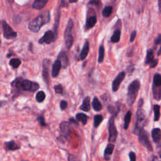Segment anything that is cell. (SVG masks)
Masks as SVG:
<instances>
[{"instance_id":"6da1fadb","label":"cell","mask_w":161,"mask_h":161,"mask_svg":"<svg viewBox=\"0 0 161 161\" xmlns=\"http://www.w3.org/2000/svg\"><path fill=\"white\" fill-rule=\"evenodd\" d=\"M50 11L46 10L28 24V28L32 32H38L41 27L50 21Z\"/></svg>"},{"instance_id":"7a4b0ae2","label":"cell","mask_w":161,"mask_h":161,"mask_svg":"<svg viewBox=\"0 0 161 161\" xmlns=\"http://www.w3.org/2000/svg\"><path fill=\"white\" fill-rule=\"evenodd\" d=\"M11 85L16 88H20L24 91L32 93L37 91L40 88L38 83L32 82L28 79H24L21 77L16 79L13 82H12Z\"/></svg>"},{"instance_id":"3957f363","label":"cell","mask_w":161,"mask_h":161,"mask_svg":"<svg viewBox=\"0 0 161 161\" xmlns=\"http://www.w3.org/2000/svg\"><path fill=\"white\" fill-rule=\"evenodd\" d=\"M140 88V83L138 80H135L129 85L127 94V103L128 106H132L135 103Z\"/></svg>"},{"instance_id":"277c9868","label":"cell","mask_w":161,"mask_h":161,"mask_svg":"<svg viewBox=\"0 0 161 161\" xmlns=\"http://www.w3.org/2000/svg\"><path fill=\"white\" fill-rule=\"evenodd\" d=\"M146 113L144 110L142 108H139L136 113V122H135V133L143 128L146 124Z\"/></svg>"},{"instance_id":"5b68a950","label":"cell","mask_w":161,"mask_h":161,"mask_svg":"<svg viewBox=\"0 0 161 161\" xmlns=\"http://www.w3.org/2000/svg\"><path fill=\"white\" fill-rule=\"evenodd\" d=\"M137 134L140 143L146 149H147L149 151H153L152 146L149 140L147 132L144 128H142L138 132Z\"/></svg>"},{"instance_id":"8992f818","label":"cell","mask_w":161,"mask_h":161,"mask_svg":"<svg viewBox=\"0 0 161 161\" xmlns=\"http://www.w3.org/2000/svg\"><path fill=\"white\" fill-rule=\"evenodd\" d=\"M73 22L72 20H69L67 23L66 28L65 30L64 33V38H65V43L66 47L68 50H69L73 44V37L72 35V30L73 28Z\"/></svg>"},{"instance_id":"52a82bcc","label":"cell","mask_w":161,"mask_h":161,"mask_svg":"<svg viewBox=\"0 0 161 161\" xmlns=\"http://www.w3.org/2000/svg\"><path fill=\"white\" fill-rule=\"evenodd\" d=\"M115 116L112 115L110 119L109 124H108V130H109V138L108 141L110 143H114L116 142L117 136H118V131L116 130V127L115 124Z\"/></svg>"},{"instance_id":"ba28073f","label":"cell","mask_w":161,"mask_h":161,"mask_svg":"<svg viewBox=\"0 0 161 161\" xmlns=\"http://www.w3.org/2000/svg\"><path fill=\"white\" fill-rule=\"evenodd\" d=\"M2 27L3 29V37L6 39L11 40L16 37L17 33L15 32L11 27L5 22H2Z\"/></svg>"},{"instance_id":"9c48e42d","label":"cell","mask_w":161,"mask_h":161,"mask_svg":"<svg viewBox=\"0 0 161 161\" xmlns=\"http://www.w3.org/2000/svg\"><path fill=\"white\" fill-rule=\"evenodd\" d=\"M126 76V73L125 72H120L118 76L116 77L115 80H113V82L112 83V90L114 92H116L118 91L119 89L120 85L123 82V80H124L125 77Z\"/></svg>"},{"instance_id":"30bf717a","label":"cell","mask_w":161,"mask_h":161,"mask_svg":"<svg viewBox=\"0 0 161 161\" xmlns=\"http://www.w3.org/2000/svg\"><path fill=\"white\" fill-rule=\"evenodd\" d=\"M55 40V35L53 32L51 30H49L46 32L44 35L39 40V44H44L46 43V44H50Z\"/></svg>"},{"instance_id":"8fae6325","label":"cell","mask_w":161,"mask_h":161,"mask_svg":"<svg viewBox=\"0 0 161 161\" xmlns=\"http://www.w3.org/2000/svg\"><path fill=\"white\" fill-rule=\"evenodd\" d=\"M50 66V60L44 59L43 61V77L44 81L48 85L49 83V67Z\"/></svg>"},{"instance_id":"7c38bea8","label":"cell","mask_w":161,"mask_h":161,"mask_svg":"<svg viewBox=\"0 0 161 161\" xmlns=\"http://www.w3.org/2000/svg\"><path fill=\"white\" fill-rule=\"evenodd\" d=\"M71 129H72L71 125L69 122H63L60 124V132H62V133L64 135V137H67L69 135V133L71 131Z\"/></svg>"},{"instance_id":"4fadbf2b","label":"cell","mask_w":161,"mask_h":161,"mask_svg":"<svg viewBox=\"0 0 161 161\" xmlns=\"http://www.w3.org/2000/svg\"><path fill=\"white\" fill-rule=\"evenodd\" d=\"M4 146L7 151H15L20 149V146L16 142H15L14 140L5 142Z\"/></svg>"},{"instance_id":"5bb4252c","label":"cell","mask_w":161,"mask_h":161,"mask_svg":"<svg viewBox=\"0 0 161 161\" xmlns=\"http://www.w3.org/2000/svg\"><path fill=\"white\" fill-rule=\"evenodd\" d=\"M62 66L61 64H60V62L57 59V60H55V63L53 64L52 66V77H56L60 72V68H61Z\"/></svg>"},{"instance_id":"9a60e30c","label":"cell","mask_w":161,"mask_h":161,"mask_svg":"<svg viewBox=\"0 0 161 161\" xmlns=\"http://www.w3.org/2000/svg\"><path fill=\"white\" fill-rule=\"evenodd\" d=\"M114 148H115V145L111 143H110L107 145L104 153V157L106 160H109L110 159V157L113 154Z\"/></svg>"},{"instance_id":"2e32d148","label":"cell","mask_w":161,"mask_h":161,"mask_svg":"<svg viewBox=\"0 0 161 161\" xmlns=\"http://www.w3.org/2000/svg\"><path fill=\"white\" fill-rule=\"evenodd\" d=\"M160 129L159 128H155L152 130V137L154 142L155 144H159L160 142Z\"/></svg>"},{"instance_id":"e0dca14e","label":"cell","mask_w":161,"mask_h":161,"mask_svg":"<svg viewBox=\"0 0 161 161\" xmlns=\"http://www.w3.org/2000/svg\"><path fill=\"white\" fill-rule=\"evenodd\" d=\"M58 60L60 62L61 66L64 68H66L68 65V58L66 54L64 52H60L58 56Z\"/></svg>"},{"instance_id":"ac0fdd59","label":"cell","mask_w":161,"mask_h":161,"mask_svg":"<svg viewBox=\"0 0 161 161\" xmlns=\"http://www.w3.org/2000/svg\"><path fill=\"white\" fill-rule=\"evenodd\" d=\"M49 0H35L33 8L36 10H42L47 5Z\"/></svg>"},{"instance_id":"d6986e66","label":"cell","mask_w":161,"mask_h":161,"mask_svg":"<svg viewBox=\"0 0 161 161\" xmlns=\"http://www.w3.org/2000/svg\"><path fill=\"white\" fill-rule=\"evenodd\" d=\"M89 50V44L88 41H86L85 43L84 47L82 49V51H81V52H80V55H79V58L80 60H84L86 58V57L88 54Z\"/></svg>"},{"instance_id":"ffe728a7","label":"cell","mask_w":161,"mask_h":161,"mask_svg":"<svg viewBox=\"0 0 161 161\" xmlns=\"http://www.w3.org/2000/svg\"><path fill=\"white\" fill-rule=\"evenodd\" d=\"M79 108L86 112H88L90 110L91 106H90V98L89 96L86 97L84 99L83 104L81 106H80Z\"/></svg>"},{"instance_id":"44dd1931","label":"cell","mask_w":161,"mask_h":161,"mask_svg":"<svg viewBox=\"0 0 161 161\" xmlns=\"http://www.w3.org/2000/svg\"><path fill=\"white\" fill-rule=\"evenodd\" d=\"M97 22V18L96 16H91L88 18L86 24V30H89L92 28Z\"/></svg>"},{"instance_id":"7402d4cb","label":"cell","mask_w":161,"mask_h":161,"mask_svg":"<svg viewBox=\"0 0 161 161\" xmlns=\"http://www.w3.org/2000/svg\"><path fill=\"white\" fill-rule=\"evenodd\" d=\"M92 107L96 111H99L102 109V105L97 97L94 98L92 102Z\"/></svg>"},{"instance_id":"603a6c76","label":"cell","mask_w":161,"mask_h":161,"mask_svg":"<svg viewBox=\"0 0 161 161\" xmlns=\"http://www.w3.org/2000/svg\"><path fill=\"white\" fill-rule=\"evenodd\" d=\"M153 86L156 88L161 87V76L160 74H155L153 79Z\"/></svg>"},{"instance_id":"cb8c5ba5","label":"cell","mask_w":161,"mask_h":161,"mask_svg":"<svg viewBox=\"0 0 161 161\" xmlns=\"http://www.w3.org/2000/svg\"><path fill=\"white\" fill-rule=\"evenodd\" d=\"M76 119L79 121V122H80L83 125H86L87 124L88 122V116L84 114V113H77L76 115Z\"/></svg>"},{"instance_id":"d4e9b609","label":"cell","mask_w":161,"mask_h":161,"mask_svg":"<svg viewBox=\"0 0 161 161\" xmlns=\"http://www.w3.org/2000/svg\"><path fill=\"white\" fill-rule=\"evenodd\" d=\"M132 112L130 111H128L125 116V118H124V128L125 130H127L128 127H129V125H130V123L131 122V118H132Z\"/></svg>"},{"instance_id":"484cf974","label":"cell","mask_w":161,"mask_h":161,"mask_svg":"<svg viewBox=\"0 0 161 161\" xmlns=\"http://www.w3.org/2000/svg\"><path fill=\"white\" fill-rule=\"evenodd\" d=\"M46 97V93L42 91H40L36 94L35 99L38 103H42L45 100Z\"/></svg>"},{"instance_id":"4316f807","label":"cell","mask_w":161,"mask_h":161,"mask_svg":"<svg viewBox=\"0 0 161 161\" xmlns=\"http://www.w3.org/2000/svg\"><path fill=\"white\" fill-rule=\"evenodd\" d=\"M154 60V52L152 49H149L147 50V57L146 60V64H150L153 60Z\"/></svg>"},{"instance_id":"83f0119b","label":"cell","mask_w":161,"mask_h":161,"mask_svg":"<svg viewBox=\"0 0 161 161\" xmlns=\"http://www.w3.org/2000/svg\"><path fill=\"white\" fill-rule=\"evenodd\" d=\"M120 35L121 32L120 30H116L114 33L113 34L111 38V42L113 43H117L119 42V40L120 39Z\"/></svg>"},{"instance_id":"f1b7e54d","label":"cell","mask_w":161,"mask_h":161,"mask_svg":"<svg viewBox=\"0 0 161 161\" xmlns=\"http://www.w3.org/2000/svg\"><path fill=\"white\" fill-rule=\"evenodd\" d=\"M103 117L102 115H97L96 116H94V126L95 128H97L99 126V125L101 124L103 122Z\"/></svg>"},{"instance_id":"f546056e","label":"cell","mask_w":161,"mask_h":161,"mask_svg":"<svg viewBox=\"0 0 161 161\" xmlns=\"http://www.w3.org/2000/svg\"><path fill=\"white\" fill-rule=\"evenodd\" d=\"M22 62L20 59H11L10 61V65L13 68V69H16L18 68L20 64H21Z\"/></svg>"},{"instance_id":"4dcf8cb0","label":"cell","mask_w":161,"mask_h":161,"mask_svg":"<svg viewBox=\"0 0 161 161\" xmlns=\"http://www.w3.org/2000/svg\"><path fill=\"white\" fill-rule=\"evenodd\" d=\"M160 107L158 105H155L154 106V121H159L160 118Z\"/></svg>"},{"instance_id":"1f68e13d","label":"cell","mask_w":161,"mask_h":161,"mask_svg":"<svg viewBox=\"0 0 161 161\" xmlns=\"http://www.w3.org/2000/svg\"><path fill=\"white\" fill-rule=\"evenodd\" d=\"M104 56H105V49L103 46H101L99 47V57H98V63H102L104 59Z\"/></svg>"},{"instance_id":"d6a6232c","label":"cell","mask_w":161,"mask_h":161,"mask_svg":"<svg viewBox=\"0 0 161 161\" xmlns=\"http://www.w3.org/2000/svg\"><path fill=\"white\" fill-rule=\"evenodd\" d=\"M112 9L111 7H106L102 11L103 16L105 17H109L112 13Z\"/></svg>"},{"instance_id":"836d02e7","label":"cell","mask_w":161,"mask_h":161,"mask_svg":"<svg viewBox=\"0 0 161 161\" xmlns=\"http://www.w3.org/2000/svg\"><path fill=\"white\" fill-rule=\"evenodd\" d=\"M37 120L39 124L40 125V126L42 127H45L46 125V121H45V118L43 116L40 115L39 116L37 117Z\"/></svg>"},{"instance_id":"e575fe53","label":"cell","mask_w":161,"mask_h":161,"mask_svg":"<svg viewBox=\"0 0 161 161\" xmlns=\"http://www.w3.org/2000/svg\"><path fill=\"white\" fill-rule=\"evenodd\" d=\"M54 90H55V93H57V94H62L63 92V86L61 85H58L55 86Z\"/></svg>"},{"instance_id":"d590c367","label":"cell","mask_w":161,"mask_h":161,"mask_svg":"<svg viewBox=\"0 0 161 161\" xmlns=\"http://www.w3.org/2000/svg\"><path fill=\"white\" fill-rule=\"evenodd\" d=\"M67 107V103L64 100H62L60 103V108L61 110H64Z\"/></svg>"},{"instance_id":"8d00e7d4","label":"cell","mask_w":161,"mask_h":161,"mask_svg":"<svg viewBox=\"0 0 161 161\" xmlns=\"http://www.w3.org/2000/svg\"><path fill=\"white\" fill-rule=\"evenodd\" d=\"M130 161H136V155L133 152H130L129 153Z\"/></svg>"},{"instance_id":"74e56055","label":"cell","mask_w":161,"mask_h":161,"mask_svg":"<svg viewBox=\"0 0 161 161\" xmlns=\"http://www.w3.org/2000/svg\"><path fill=\"white\" fill-rule=\"evenodd\" d=\"M136 35H137V32L136 31H133L132 33H131V35H130V42H133L135 38H136Z\"/></svg>"},{"instance_id":"f35d334b","label":"cell","mask_w":161,"mask_h":161,"mask_svg":"<svg viewBox=\"0 0 161 161\" xmlns=\"http://www.w3.org/2000/svg\"><path fill=\"white\" fill-rule=\"evenodd\" d=\"M89 4L92 5L99 6L101 5V2H100V0H93V1L89 2Z\"/></svg>"},{"instance_id":"ab89813d","label":"cell","mask_w":161,"mask_h":161,"mask_svg":"<svg viewBox=\"0 0 161 161\" xmlns=\"http://www.w3.org/2000/svg\"><path fill=\"white\" fill-rule=\"evenodd\" d=\"M157 64H158V59H154L153 60V62H152L149 65L151 68H154L155 67H156Z\"/></svg>"},{"instance_id":"60d3db41","label":"cell","mask_w":161,"mask_h":161,"mask_svg":"<svg viewBox=\"0 0 161 161\" xmlns=\"http://www.w3.org/2000/svg\"><path fill=\"white\" fill-rule=\"evenodd\" d=\"M68 161H79L74 155H69L68 157Z\"/></svg>"},{"instance_id":"b9f144b4","label":"cell","mask_w":161,"mask_h":161,"mask_svg":"<svg viewBox=\"0 0 161 161\" xmlns=\"http://www.w3.org/2000/svg\"><path fill=\"white\" fill-rule=\"evenodd\" d=\"M161 42V39H160V35H159L157 37V38H156L155 41V45H159L160 44Z\"/></svg>"},{"instance_id":"7bdbcfd3","label":"cell","mask_w":161,"mask_h":161,"mask_svg":"<svg viewBox=\"0 0 161 161\" xmlns=\"http://www.w3.org/2000/svg\"><path fill=\"white\" fill-rule=\"evenodd\" d=\"M70 122H71H71H73L74 124H77V123L76 121V120H74L73 118H71V119H70Z\"/></svg>"},{"instance_id":"ee69618b","label":"cell","mask_w":161,"mask_h":161,"mask_svg":"<svg viewBox=\"0 0 161 161\" xmlns=\"http://www.w3.org/2000/svg\"><path fill=\"white\" fill-rule=\"evenodd\" d=\"M69 2L71 3H76L77 2V0H69Z\"/></svg>"},{"instance_id":"f6af8a7d","label":"cell","mask_w":161,"mask_h":161,"mask_svg":"<svg viewBox=\"0 0 161 161\" xmlns=\"http://www.w3.org/2000/svg\"><path fill=\"white\" fill-rule=\"evenodd\" d=\"M157 157H153V159H152V160H151V161H156V160H157Z\"/></svg>"},{"instance_id":"bcb514c9","label":"cell","mask_w":161,"mask_h":161,"mask_svg":"<svg viewBox=\"0 0 161 161\" xmlns=\"http://www.w3.org/2000/svg\"><path fill=\"white\" fill-rule=\"evenodd\" d=\"M158 2H159V10L160 8V0H158Z\"/></svg>"},{"instance_id":"7dc6e473","label":"cell","mask_w":161,"mask_h":161,"mask_svg":"<svg viewBox=\"0 0 161 161\" xmlns=\"http://www.w3.org/2000/svg\"><path fill=\"white\" fill-rule=\"evenodd\" d=\"M3 102H2V101H0V107L3 106Z\"/></svg>"},{"instance_id":"c3c4849f","label":"cell","mask_w":161,"mask_h":161,"mask_svg":"<svg viewBox=\"0 0 161 161\" xmlns=\"http://www.w3.org/2000/svg\"><path fill=\"white\" fill-rule=\"evenodd\" d=\"M160 49H159V51H158V54H157L158 56L160 55Z\"/></svg>"},{"instance_id":"681fc988","label":"cell","mask_w":161,"mask_h":161,"mask_svg":"<svg viewBox=\"0 0 161 161\" xmlns=\"http://www.w3.org/2000/svg\"><path fill=\"white\" fill-rule=\"evenodd\" d=\"M1 43H2L1 42V39H0V47H1Z\"/></svg>"},{"instance_id":"f907efd6","label":"cell","mask_w":161,"mask_h":161,"mask_svg":"<svg viewBox=\"0 0 161 161\" xmlns=\"http://www.w3.org/2000/svg\"><path fill=\"white\" fill-rule=\"evenodd\" d=\"M23 161H27V160H23Z\"/></svg>"}]
</instances>
